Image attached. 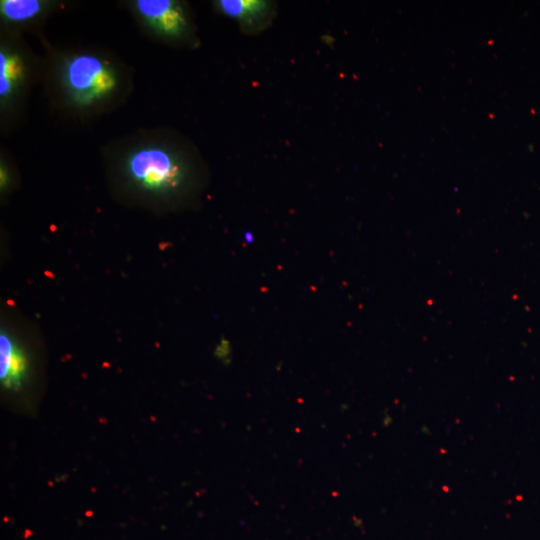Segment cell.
Instances as JSON below:
<instances>
[{
    "instance_id": "6da1fadb",
    "label": "cell",
    "mask_w": 540,
    "mask_h": 540,
    "mask_svg": "<svg viewBox=\"0 0 540 540\" xmlns=\"http://www.w3.org/2000/svg\"><path fill=\"white\" fill-rule=\"evenodd\" d=\"M124 174L134 188L157 197L179 194L187 187L190 177L182 157L161 145L132 150L124 160Z\"/></svg>"
},
{
    "instance_id": "7a4b0ae2",
    "label": "cell",
    "mask_w": 540,
    "mask_h": 540,
    "mask_svg": "<svg viewBox=\"0 0 540 540\" xmlns=\"http://www.w3.org/2000/svg\"><path fill=\"white\" fill-rule=\"evenodd\" d=\"M63 82L71 99L79 105H90L108 97L117 86L113 68L100 57L82 53L64 64Z\"/></svg>"
},
{
    "instance_id": "3957f363",
    "label": "cell",
    "mask_w": 540,
    "mask_h": 540,
    "mask_svg": "<svg viewBox=\"0 0 540 540\" xmlns=\"http://www.w3.org/2000/svg\"><path fill=\"white\" fill-rule=\"evenodd\" d=\"M134 6L140 17L164 36L179 38L187 31L185 13L175 1L137 0Z\"/></svg>"
},
{
    "instance_id": "277c9868",
    "label": "cell",
    "mask_w": 540,
    "mask_h": 540,
    "mask_svg": "<svg viewBox=\"0 0 540 540\" xmlns=\"http://www.w3.org/2000/svg\"><path fill=\"white\" fill-rule=\"evenodd\" d=\"M1 382L7 389H19L27 379L28 356L19 340L6 329L0 335Z\"/></svg>"
},
{
    "instance_id": "5b68a950",
    "label": "cell",
    "mask_w": 540,
    "mask_h": 540,
    "mask_svg": "<svg viewBox=\"0 0 540 540\" xmlns=\"http://www.w3.org/2000/svg\"><path fill=\"white\" fill-rule=\"evenodd\" d=\"M217 6L246 31L259 30L269 22L273 13V5L265 0H220Z\"/></svg>"
},
{
    "instance_id": "8992f818",
    "label": "cell",
    "mask_w": 540,
    "mask_h": 540,
    "mask_svg": "<svg viewBox=\"0 0 540 540\" xmlns=\"http://www.w3.org/2000/svg\"><path fill=\"white\" fill-rule=\"evenodd\" d=\"M23 66L16 54L7 51L0 53V96L9 97L17 87L22 76Z\"/></svg>"
},
{
    "instance_id": "52a82bcc",
    "label": "cell",
    "mask_w": 540,
    "mask_h": 540,
    "mask_svg": "<svg viewBox=\"0 0 540 540\" xmlns=\"http://www.w3.org/2000/svg\"><path fill=\"white\" fill-rule=\"evenodd\" d=\"M43 7V2L39 0H2L0 13L10 22H25L39 15Z\"/></svg>"
}]
</instances>
